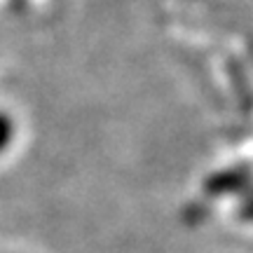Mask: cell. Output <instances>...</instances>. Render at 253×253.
<instances>
[{"instance_id": "6da1fadb", "label": "cell", "mask_w": 253, "mask_h": 253, "mask_svg": "<svg viewBox=\"0 0 253 253\" xmlns=\"http://www.w3.org/2000/svg\"><path fill=\"white\" fill-rule=\"evenodd\" d=\"M9 136H12V125L7 122V118L0 115V150L9 143Z\"/></svg>"}]
</instances>
